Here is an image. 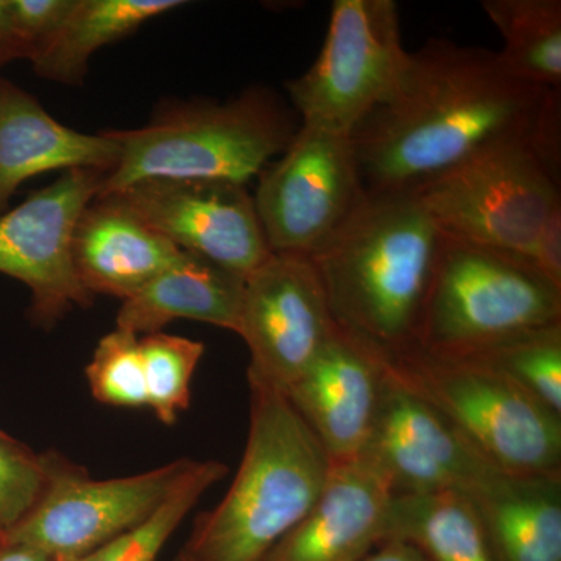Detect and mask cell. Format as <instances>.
Segmentation results:
<instances>
[{
  "label": "cell",
  "instance_id": "obj_1",
  "mask_svg": "<svg viewBox=\"0 0 561 561\" xmlns=\"http://www.w3.org/2000/svg\"><path fill=\"white\" fill-rule=\"evenodd\" d=\"M560 92L519 79L500 51L431 39L393 95L351 133L365 194H413L502 146L560 162Z\"/></svg>",
  "mask_w": 561,
  "mask_h": 561
},
{
  "label": "cell",
  "instance_id": "obj_2",
  "mask_svg": "<svg viewBox=\"0 0 561 561\" xmlns=\"http://www.w3.org/2000/svg\"><path fill=\"white\" fill-rule=\"evenodd\" d=\"M445 236L413 194H364L312 253L332 321L386 365L419 348Z\"/></svg>",
  "mask_w": 561,
  "mask_h": 561
},
{
  "label": "cell",
  "instance_id": "obj_3",
  "mask_svg": "<svg viewBox=\"0 0 561 561\" xmlns=\"http://www.w3.org/2000/svg\"><path fill=\"white\" fill-rule=\"evenodd\" d=\"M250 427L224 500L195 518L181 551L194 561H261L308 515L331 460L284 391L249 378Z\"/></svg>",
  "mask_w": 561,
  "mask_h": 561
},
{
  "label": "cell",
  "instance_id": "obj_4",
  "mask_svg": "<svg viewBox=\"0 0 561 561\" xmlns=\"http://www.w3.org/2000/svg\"><path fill=\"white\" fill-rule=\"evenodd\" d=\"M275 92L254 87L227 102L176 103L140 128L108 130L119 146L98 197L149 180L247 184L289 147L301 124Z\"/></svg>",
  "mask_w": 561,
  "mask_h": 561
},
{
  "label": "cell",
  "instance_id": "obj_5",
  "mask_svg": "<svg viewBox=\"0 0 561 561\" xmlns=\"http://www.w3.org/2000/svg\"><path fill=\"white\" fill-rule=\"evenodd\" d=\"M382 367L440 412L497 470L513 476L561 474V416L511 379L421 348Z\"/></svg>",
  "mask_w": 561,
  "mask_h": 561
},
{
  "label": "cell",
  "instance_id": "obj_6",
  "mask_svg": "<svg viewBox=\"0 0 561 561\" xmlns=\"http://www.w3.org/2000/svg\"><path fill=\"white\" fill-rule=\"evenodd\" d=\"M557 323L561 286L529 260L445 238L419 348L454 356Z\"/></svg>",
  "mask_w": 561,
  "mask_h": 561
},
{
  "label": "cell",
  "instance_id": "obj_7",
  "mask_svg": "<svg viewBox=\"0 0 561 561\" xmlns=\"http://www.w3.org/2000/svg\"><path fill=\"white\" fill-rule=\"evenodd\" d=\"M446 239L529 260L561 203L560 162L530 146H502L413 192Z\"/></svg>",
  "mask_w": 561,
  "mask_h": 561
},
{
  "label": "cell",
  "instance_id": "obj_8",
  "mask_svg": "<svg viewBox=\"0 0 561 561\" xmlns=\"http://www.w3.org/2000/svg\"><path fill=\"white\" fill-rule=\"evenodd\" d=\"M409 57L394 0H335L319 57L286 83L291 106L301 124L350 136L393 95Z\"/></svg>",
  "mask_w": 561,
  "mask_h": 561
},
{
  "label": "cell",
  "instance_id": "obj_9",
  "mask_svg": "<svg viewBox=\"0 0 561 561\" xmlns=\"http://www.w3.org/2000/svg\"><path fill=\"white\" fill-rule=\"evenodd\" d=\"M43 457V496L0 542L31 546L55 560L83 559L149 518L194 461L173 460L140 474L99 481L54 449Z\"/></svg>",
  "mask_w": 561,
  "mask_h": 561
},
{
  "label": "cell",
  "instance_id": "obj_10",
  "mask_svg": "<svg viewBox=\"0 0 561 561\" xmlns=\"http://www.w3.org/2000/svg\"><path fill=\"white\" fill-rule=\"evenodd\" d=\"M257 179L254 206L273 253L311 256L365 194L350 136L311 124Z\"/></svg>",
  "mask_w": 561,
  "mask_h": 561
},
{
  "label": "cell",
  "instance_id": "obj_11",
  "mask_svg": "<svg viewBox=\"0 0 561 561\" xmlns=\"http://www.w3.org/2000/svg\"><path fill=\"white\" fill-rule=\"evenodd\" d=\"M106 172H62L0 216V273L31 289V317L39 327H54L77 306L90 308L94 301L73 271L70 241L81 210L98 197Z\"/></svg>",
  "mask_w": 561,
  "mask_h": 561
},
{
  "label": "cell",
  "instance_id": "obj_12",
  "mask_svg": "<svg viewBox=\"0 0 561 561\" xmlns=\"http://www.w3.org/2000/svg\"><path fill=\"white\" fill-rule=\"evenodd\" d=\"M337 331L311 257L273 253L243 286L238 331L250 351L249 378L284 391Z\"/></svg>",
  "mask_w": 561,
  "mask_h": 561
},
{
  "label": "cell",
  "instance_id": "obj_13",
  "mask_svg": "<svg viewBox=\"0 0 561 561\" xmlns=\"http://www.w3.org/2000/svg\"><path fill=\"white\" fill-rule=\"evenodd\" d=\"M173 245L247 279L273 251L245 184L149 180L113 194Z\"/></svg>",
  "mask_w": 561,
  "mask_h": 561
},
{
  "label": "cell",
  "instance_id": "obj_14",
  "mask_svg": "<svg viewBox=\"0 0 561 561\" xmlns=\"http://www.w3.org/2000/svg\"><path fill=\"white\" fill-rule=\"evenodd\" d=\"M362 454L386 474L394 496L468 494L502 474L440 412L387 373L370 440Z\"/></svg>",
  "mask_w": 561,
  "mask_h": 561
},
{
  "label": "cell",
  "instance_id": "obj_15",
  "mask_svg": "<svg viewBox=\"0 0 561 561\" xmlns=\"http://www.w3.org/2000/svg\"><path fill=\"white\" fill-rule=\"evenodd\" d=\"M393 500L365 454L335 461L311 511L261 561H362L386 541Z\"/></svg>",
  "mask_w": 561,
  "mask_h": 561
},
{
  "label": "cell",
  "instance_id": "obj_16",
  "mask_svg": "<svg viewBox=\"0 0 561 561\" xmlns=\"http://www.w3.org/2000/svg\"><path fill=\"white\" fill-rule=\"evenodd\" d=\"M383 383L382 364L335 331L286 394L335 463L364 453Z\"/></svg>",
  "mask_w": 561,
  "mask_h": 561
},
{
  "label": "cell",
  "instance_id": "obj_17",
  "mask_svg": "<svg viewBox=\"0 0 561 561\" xmlns=\"http://www.w3.org/2000/svg\"><path fill=\"white\" fill-rule=\"evenodd\" d=\"M183 253L117 195L95 197L81 210L70 256L83 289L128 300Z\"/></svg>",
  "mask_w": 561,
  "mask_h": 561
},
{
  "label": "cell",
  "instance_id": "obj_18",
  "mask_svg": "<svg viewBox=\"0 0 561 561\" xmlns=\"http://www.w3.org/2000/svg\"><path fill=\"white\" fill-rule=\"evenodd\" d=\"M121 149L108 133L88 135L50 116L33 95L0 79V216L24 181L54 171H111Z\"/></svg>",
  "mask_w": 561,
  "mask_h": 561
},
{
  "label": "cell",
  "instance_id": "obj_19",
  "mask_svg": "<svg viewBox=\"0 0 561 561\" xmlns=\"http://www.w3.org/2000/svg\"><path fill=\"white\" fill-rule=\"evenodd\" d=\"M465 496L494 561H561V474L502 472Z\"/></svg>",
  "mask_w": 561,
  "mask_h": 561
},
{
  "label": "cell",
  "instance_id": "obj_20",
  "mask_svg": "<svg viewBox=\"0 0 561 561\" xmlns=\"http://www.w3.org/2000/svg\"><path fill=\"white\" fill-rule=\"evenodd\" d=\"M245 279L197 254L183 251L171 267L122 301L116 328L153 334L175 320H194L238 331Z\"/></svg>",
  "mask_w": 561,
  "mask_h": 561
},
{
  "label": "cell",
  "instance_id": "obj_21",
  "mask_svg": "<svg viewBox=\"0 0 561 561\" xmlns=\"http://www.w3.org/2000/svg\"><path fill=\"white\" fill-rule=\"evenodd\" d=\"M186 5L181 0H77L54 38L32 60L43 79L81 84L92 55L127 38L153 18Z\"/></svg>",
  "mask_w": 561,
  "mask_h": 561
},
{
  "label": "cell",
  "instance_id": "obj_22",
  "mask_svg": "<svg viewBox=\"0 0 561 561\" xmlns=\"http://www.w3.org/2000/svg\"><path fill=\"white\" fill-rule=\"evenodd\" d=\"M387 540L411 542L426 561H494L465 494H402L391 502Z\"/></svg>",
  "mask_w": 561,
  "mask_h": 561
},
{
  "label": "cell",
  "instance_id": "obj_23",
  "mask_svg": "<svg viewBox=\"0 0 561 561\" xmlns=\"http://www.w3.org/2000/svg\"><path fill=\"white\" fill-rule=\"evenodd\" d=\"M481 7L500 32L505 66L519 79L560 92V0H483Z\"/></svg>",
  "mask_w": 561,
  "mask_h": 561
},
{
  "label": "cell",
  "instance_id": "obj_24",
  "mask_svg": "<svg viewBox=\"0 0 561 561\" xmlns=\"http://www.w3.org/2000/svg\"><path fill=\"white\" fill-rule=\"evenodd\" d=\"M451 357L500 373L561 416V323L511 335Z\"/></svg>",
  "mask_w": 561,
  "mask_h": 561
},
{
  "label": "cell",
  "instance_id": "obj_25",
  "mask_svg": "<svg viewBox=\"0 0 561 561\" xmlns=\"http://www.w3.org/2000/svg\"><path fill=\"white\" fill-rule=\"evenodd\" d=\"M227 474L228 467L221 461H192L190 470L149 518L76 561H157L165 542L203 494Z\"/></svg>",
  "mask_w": 561,
  "mask_h": 561
},
{
  "label": "cell",
  "instance_id": "obj_26",
  "mask_svg": "<svg viewBox=\"0 0 561 561\" xmlns=\"http://www.w3.org/2000/svg\"><path fill=\"white\" fill-rule=\"evenodd\" d=\"M139 343L147 408L162 424L172 426L190 409L192 379L205 354V343L162 331L142 335Z\"/></svg>",
  "mask_w": 561,
  "mask_h": 561
},
{
  "label": "cell",
  "instance_id": "obj_27",
  "mask_svg": "<svg viewBox=\"0 0 561 561\" xmlns=\"http://www.w3.org/2000/svg\"><path fill=\"white\" fill-rule=\"evenodd\" d=\"M139 335L130 331H111L101 339L87 365L92 397L111 408H147L146 373Z\"/></svg>",
  "mask_w": 561,
  "mask_h": 561
},
{
  "label": "cell",
  "instance_id": "obj_28",
  "mask_svg": "<svg viewBox=\"0 0 561 561\" xmlns=\"http://www.w3.org/2000/svg\"><path fill=\"white\" fill-rule=\"evenodd\" d=\"M46 482L43 454L0 430V541L36 507Z\"/></svg>",
  "mask_w": 561,
  "mask_h": 561
},
{
  "label": "cell",
  "instance_id": "obj_29",
  "mask_svg": "<svg viewBox=\"0 0 561 561\" xmlns=\"http://www.w3.org/2000/svg\"><path fill=\"white\" fill-rule=\"evenodd\" d=\"M77 0H9L11 35L20 60H33L72 13Z\"/></svg>",
  "mask_w": 561,
  "mask_h": 561
},
{
  "label": "cell",
  "instance_id": "obj_30",
  "mask_svg": "<svg viewBox=\"0 0 561 561\" xmlns=\"http://www.w3.org/2000/svg\"><path fill=\"white\" fill-rule=\"evenodd\" d=\"M529 261L542 275L561 286V203L542 225Z\"/></svg>",
  "mask_w": 561,
  "mask_h": 561
},
{
  "label": "cell",
  "instance_id": "obj_31",
  "mask_svg": "<svg viewBox=\"0 0 561 561\" xmlns=\"http://www.w3.org/2000/svg\"><path fill=\"white\" fill-rule=\"evenodd\" d=\"M362 561H426V559L411 542L387 540L381 542L378 548L373 549Z\"/></svg>",
  "mask_w": 561,
  "mask_h": 561
},
{
  "label": "cell",
  "instance_id": "obj_32",
  "mask_svg": "<svg viewBox=\"0 0 561 561\" xmlns=\"http://www.w3.org/2000/svg\"><path fill=\"white\" fill-rule=\"evenodd\" d=\"M20 60L11 35L9 0H0V66Z\"/></svg>",
  "mask_w": 561,
  "mask_h": 561
},
{
  "label": "cell",
  "instance_id": "obj_33",
  "mask_svg": "<svg viewBox=\"0 0 561 561\" xmlns=\"http://www.w3.org/2000/svg\"><path fill=\"white\" fill-rule=\"evenodd\" d=\"M0 561H58L47 553L31 548V546L18 545V542H0Z\"/></svg>",
  "mask_w": 561,
  "mask_h": 561
},
{
  "label": "cell",
  "instance_id": "obj_34",
  "mask_svg": "<svg viewBox=\"0 0 561 561\" xmlns=\"http://www.w3.org/2000/svg\"><path fill=\"white\" fill-rule=\"evenodd\" d=\"M173 561H194L191 559L190 556H187L186 552L180 551L179 556L175 557V560Z\"/></svg>",
  "mask_w": 561,
  "mask_h": 561
},
{
  "label": "cell",
  "instance_id": "obj_35",
  "mask_svg": "<svg viewBox=\"0 0 561 561\" xmlns=\"http://www.w3.org/2000/svg\"><path fill=\"white\" fill-rule=\"evenodd\" d=\"M58 561H76V560H58Z\"/></svg>",
  "mask_w": 561,
  "mask_h": 561
}]
</instances>
